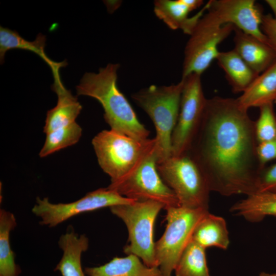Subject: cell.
<instances>
[{"instance_id":"obj_1","label":"cell","mask_w":276,"mask_h":276,"mask_svg":"<svg viewBox=\"0 0 276 276\" xmlns=\"http://www.w3.org/2000/svg\"><path fill=\"white\" fill-rule=\"evenodd\" d=\"M237 99H207L188 153L204 174L211 191L225 196L256 193L265 168L257 154L255 122Z\"/></svg>"},{"instance_id":"obj_2","label":"cell","mask_w":276,"mask_h":276,"mask_svg":"<svg viewBox=\"0 0 276 276\" xmlns=\"http://www.w3.org/2000/svg\"><path fill=\"white\" fill-rule=\"evenodd\" d=\"M118 63H108L97 73H85L76 86L78 95L96 99L104 110L111 129L139 140L148 139L150 131L139 120L133 108L118 87Z\"/></svg>"},{"instance_id":"obj_3","label":"cell","mask_w":276,"mask_h":276,"mask_svg":"<svg viewBox=\"0 0 276 276\" xmlns=\"http://www.w3.org/2000/svg\"><path fill=\"white\" fill-rule=\"evenodd\" d=\"M183 80L168 86L151 85L133 94L134 102L149 116L156 130L157 162L172 155L171 138L177 122Z\"/></svg>"},{"instance_id":"obj_4","label":"cell","mask_w":276,"mask_h":276,"mask_svg":"<svg viewBox=\"0 0 276 276\" xmlns=\"http://www.w3.org/2000/svg\"><path fill=\"white\" fill-rule=\"evenodd\" d=\"M98 163L116 181L131 170L155 147V140H139L113 130H104L93 139Z\"/></svg>"},{"instance_id":"obj_5","label":"cell","mask_w":276,"mask_h":276,"mask_svg":"<svg viewBox=\"0 0 276 276\" xmlns=\"http://www.w3.org/2000/svg\"><path fill=\"white\" fill-rule=\"evenodd\" d=\"M164 208L163 204L150 200L110 208L111 212L127 228L128 244L124 248V252L137 256L150 267H158L155 255L154 227L157 215Z\"/></svg>"},{"instance_id":"obj_6","label":"cell","mask_w":276,"mask_h":276,"mask_svg":"<svg viewBox=\"0 0 276 276\" xmlns=\"http://www.w3.org/2000/svg\"><path fill=\"white\" fill-rule=\"evenodd\" d=\"M157 169L166 184L175 194L179 205L209 210L211 192L201 169L188 153L157 163Z\"/></svg>"},{"instance_id":"obj_7","label":"cell","mask_w":276,"mask_h":276,"mask_svg":"<svg viewBox=\"0 0 276 276\" xmlns=\"http://www.w3.org/2000/svg\"><path fill=\"white\" fill-rule=\"evenodd\" d=\"M155 148L126 174L111 182L107 188L135 201H154L163 204L165 208L180 206L175 194L157 171Z\"/></svg>"},{"instance_id":"obj_8","label":"cell","mask_w":276,"mask_h":276,"mask_svg":"<svg viewBox=\"0 0 276 276\" xmlns=\"http://www.w3.org/2000/svg\"><path fill=\"white\" fill-rule=\"evenodd\" d=\"M164 209L167 212V225L163 236L155 242V255L163 275L172 276L195 227L209 210L181 206Z\"/></svg>"},{"instance_id":"obj_9","label":"cell","mask_w":276,"mask_h":276,"mask_svg":"<svg viewBox=\"0 0 276 276\" xmlns=\"http://www.w3.org/2000/svg\"><path fill=\"white\" fill-rule=\"evenodd\" d=\"M230 24H223L216 14L208 12L200 19L187 42L184 51L182 78L192 74L201 75L219 53L218 45L234 31Z\"/></svg>"},{"instance_id":"obj_10","label":"cell","mask_w":276,"mask_h":276,"mask_svg":"<svg viewBox=\"0 0 276 276\" xmlns=\"http://www.w3.org/2000/svg\"><path fill=\"white\" fill-rule=\"evenodd\" d=\"M134 201L108 188H100L75 201L67 203H53L48 198L37 197L32 212L40 218V224L52 227L82 213Z\"/></svg>"},{"instance_id":"obj_11","label":"cell","mask_w":276,"mask_h":276,"mask_svg":"<svg viewBox=\"0 0 276 276\" xmlns=\"http://www.w3.org/2000/svg\"><path fill=\"white\" fill-rule=\"evenodd\" d=\"M183 80L179 113L171 138L172 155L178 156L189 150L200 123L207 99L201 75L192 74Z\"/></svg>"},{"instance_id":"obj_12","label":"cell","mask_w":276,"mask_h":276,"mask_svg":"<svg viewBox=\"0 0 276 276\" xmlns=\"http://www.w3.org/2000/svg\"><path fill=\"white\" fill-rule=\"evenodd\" d=\"M209 9L223 24H230L268 44L261 30L263 14L254 0H211ZM269 45V44H268Z\"/></svg>"},{"instance_id":"obj_13","label":"cell","mask_w":276,"mask_h":276,"mask_svg":"<svg viewBox=\"0 0 276 276\" xmlns=\"http://www.w3.org/2000/svg\"><path fill=\"white\" fill-rule=\"evenodd\" d=\"M203 4L202 0H156L154 12L169 28L180 29L190 35L204 12L209 9L210 2L195 15L190 17L189 14Z\"/></svg>"},{"instance_id":"obj_14","label":"cell","mask_w":276,"mask_h":276,"mask_svg":"<svg viewBox=\"0 0 276 276\" xmlns=\"http://www.w3.org/2000/svg\"><path fill=\"white\" fill-rule=\"evenodd\" d=\"M234 50L245 63L260 75L276 61V53L267 43L235 28Z\"/></svg>"},{"instance_id":"obj_15","label":"cell","mask_w":276,"mask_h":276,"mask_svg":"<svg viewBox=\"0 0 276 276\" xmlns=\"http://www.w3.org/2000/svg\"><path fill=\"white\" fill-rule=\"evenodd\" d=\"M46 37L39 33L35 39L30 41L22 37L17 32L7 28L0 27V61L2 64L7 52L11 49H22L33 52L41 58L50 67L54 81L61 79L60 69L67 65L66 60L56 62L45 54Z\"/></svg>"},{"instance_id":"obj_16","label":"cell","mask_w":276,"mask_h":276,"mask_svg":"<svg viewBox=\"0 0 276 276\" xmlns=\"http://www.w3.org/2000/svg\"><path fill=\"white\" fill-rule=\"evenodd\" d=\"M52 89L57 95V103L47 113L43 132L47 134L76 122L82 110L77 97L67 89L62 81H54Z\"/></svg>"},{"instance_id":"obj_17","label":"cell","mask_w":276,"mask_h":276,"mask_svg":"<svg viewBox=\"0 0 276 276\" xmlns=\"http://www.w3.org/2000/svg\"><path fill=\"white\" fill-rule=\"evenodd\" d=\"M239 105L248 110L260 107L276 100V61L260 74L237 99Z\"/></svg>"},{"instance_id":"obj_18","label":"cell","mask_w":276,"mask_h":276,"mask_svg":"<svg viewBox=\"0 0 276 276\" xmlns=\"http://www.w3.org/2000/svg\"><path fill=\"white\" fill-rule=\"evenodd\" d=\"M84 272L87 276H163L158 267L146 266L134 255L115 257L104 265L86 267Z\"/></svg>"},{"instance_id":"obj_19","label":"cell","mask_w":276,"mask_h":276,"mask_svg":"<svg viewBox=\"0 0 276 276\" xmlns=\"http://www.w3.org/2000/svg\"><path fill=\"white\" fill-rule=\"evenodd\" d=\"M229 211L251 222L261 221L267 216L276 217V193L262 192L247 195L234 204Z\"/></svg>"},{"instance_id":"obj_20","label":"cell","mask_w":276,"mask_h":276,"mask_svg":"<svg viewBox=\"0 0 276 276\" xmlns=\"http://www.w3.org/2000/svg\"><path fill=\"white\" fill-rule=\"evenodd\" d=\"M216 59L234 93H243L259 75L233 49L219 52Z\"/></svg>"},{"instance_id":"obj_21","label":"cell","mask_w":276,"mask_h":276,"mask_svg":"<svg viewBox=\"0 0 276 276\" xmlns=\"http://www.w3.org/2000/svg\"><path fill=\"white\" fill-rule=\"evenodd\" d=\"M191 239L205 249L216 247L226 249L229 238L225 219L208 212L197 224Z\"/></svg>"},{"instance_id":"obj_22","label":"cell","mask_w":276,"mask_h":276,"mask_svg":"<svg viewBox=\"0 0 276 276\" xmlns=\"http://www.w3.org/2000/svg\"><path fill=\"white\" fill-rule=\"evenodd\" d=\"M16 225L13 213L0 210V276H19L21 269L15 261L10 242V232Z\"/></svg>"},{"instance_id":"obj_23","label":"cell","mask_w":276,"mask_h":276,"mask_svg":"<svg viewBox=\"0 0 276 276\" xmlns=\"http://www.w3.org/2000/svg\"><path fill=\"white\" fill-rule=\"evenodd\" d=\"M205 250L191 239L174 269L175 276H211Z\"/></svg>"},{"instance_id":"obj_24","label":"cell","mask_w":276,"mask_h":276,"mask_svg":"<svg viewBox=\"0 0 276 276\" xmlns=\"http://www.w3.org/2000/svg\"><path fill=\"white\" fill-rule=\"evenodd\" d=\"M81 135L82 128L76 122L50 132L46 134L45 142L39 155L44 157L72 146L79 141Z\"/></svg>"},{"instance_id":"obj_25","label":"cell","mask_w":276,"mask_h":276,"mask_svg":"<svg viewBox=\"0 0 276 276\" xmlns=\"http://www.w3.org/2000/svg\"><path fill=\"white\" fill-rule=\"evenodd\" d=\"M259 108V117L255 122V134L258 144L276 138V116L273 103L264 105Z\"/></svg>"},{"instance_id":"obj_26","label":"cell","mask_w":276,"mask_h":276,"mask_svg":"<svg viewBox=\"0 0 276 276\" xmlns=\"http://www.w3.org/2000/svg\"><path fill=\"white\" fill-rule=\"evenodd\" d=\"M272 192L276 193V164L264 168L261 172L256 187V193Z\"/></svg>"},{"instance_id":"obj_27","label":"cell","mask_w":276,"mask_h":276,"mask_svg":"<svg viewBox=\"0 0 276 276\" xmlns=\"http://www.w3.org/2000/svg\"><path fill=\"white\" fill-rule=\"evenodd\" d=\"M257 154L259 163L263 168L267 163L276 159V138L258 144Z\"/></svg>"},{"instance_id":"obj_28","label":"cell","mask_w":276,"mask_h":276,"mask_svg":"<svg viewBox=\"0 0 276 276\" xmlns=\"http://www.w3.org/2000/svg\"><path fill=\"white\" fill-rule=\"evenodd\" d=\"M261 28L268 44L276 53V19L270 14H264Z\"/></svg>"},{"instance_id":"obj_29","label":"cell","mask_w":276,"mask_h":276,"mask_svg":"<svg viewBox=\"0 0 276 276\" xmlns=\"http://www.w3.org/2000/svg\"><path fill=\"white\" fill-rule=\"evenodd\" d=\"M265 2L272 10L273 17L276 19V0H265Z\"/></svg>"},{"instance_id":"obj_30","label":"cell","mask_w":276,"mask_h":276,"mask_svg":"<svg viewBox=\"0 0 276 276\" xmlns=\"http://www.w3.org/2000/svg\"><path fill=\"white\" fill-rule=\"evenodd\" d=\"M259 276H276V273H268L262 272L260 273Z\"/></svg>"},{"instance_id":"obj_31","label":"cell","mask_w":276,"mask_h":276,"mask_svg":"<svg viewBox=\"0 0 276 276\" xmlns=\"http://www.w3.org/2000/svg\"><path fill=\"white\" fill-rule=\"evenodd\" d=\"M274 103H276V100H275V101H274Z\"/></svg>"}]
</instances>
